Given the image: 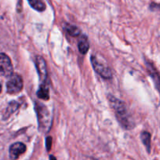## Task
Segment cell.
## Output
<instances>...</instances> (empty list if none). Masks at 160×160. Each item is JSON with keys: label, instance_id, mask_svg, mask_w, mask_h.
Returning <instances> with one entry per match:
<instances>
[{"label": "cell", "instance_id": "1", "mask_svg": "<svg viewBox=\"0 0 160 160\" xmlns=\"http://www.w3.org/2000/svg\"><path fill=\"white\" fill-rule=\"evenodd\" d=\"M108 98L111 107L115 111L117 119L119 122V123L127 130L133 129L134 127L133 120L130 114L129 113V111L125 103L123 101H120L118 98H115L112 95H108Z\"/></svg>", "mask_w": 160, "mask_h": 160}, {"label": "cell", "instance_id": "2", "mask_svg": "<svg viewBox=\"0 0 160 160\" xmlns=\"http://www.w3.org/2000/svg\"><path fill=\"white\" fill-rule=\"evenodd\" d=\"M37 116L40 131L47 133L50 130L52 125V115L49 109L44 104L37 103Z\"/></svg>", "mask_w": 160, "mask_h": 160}, {"label": "cell", "instance_id": "3", "mask_svg": "<svg viewBox=\"0 0 160 160\" xmlns=\"http://www.w3.org/2000/svg\"><path fill=\"white\" fill-rule=\"evenodd\" d=\"M90 61H91V64L93 65V69L95 72L101 75L102 78H106V79H109L112 77V73L111 69L109 68L108 66L106 65L104 63L101 62L98 58L95 56H91L90 58Z\"/></svg>", "mask_w": 160, "mask_h": 160}, {"label": "cell", "instance_id": "4", "mask_svg": "<svg viewBox=\"0 0 160 160\" xmlns=\"http://www.w3.org/2000/svg\"><path fill=\"white\" fill-rule=\"evenodd\" d=\"M23 89V80L19 75H12L7 82V91L10 94L21 92Z\"/></svg>", "mask_w": 160, "mask_h": 160}, {"label": "cell", "instance_id": "5", "mask_svg": "<svg viewBox=\"0 0 160 160\" xmlns=\"http://www.w3.org/2000/svg\"><path fill=\"white\" fill-rule=\"evenodd\" d=\"M13 64L10 58L6 53H0V75L5 77H10L13 75Z\"/></svg>", "mask_w": 160, "mask_h": 160}, {"label": "cell", "instance_id": "6", "mask_svg": "<svg viewBox=\"0 0 160 160\" xmlns=\"http://www.w3.org/2000/svg\"><path fill=\"white\" fill-rule=\"evenodd\" d=\"M35 66H36L40 81L42 82V84H46L47 76H48V72H47V64H46L44 58L41 56H37L35 58Z\"/></svg>", "mask_w": 160, "mask_h": 160}, {"label": "cell", "instance_id": "7", "mask_svg": "<svg viewBox=\"0 0 160 160\" xmlns=\"http://www.w3.org/2000/svg\"><path fill=\"white\" fill-rule=\"evenodd\" d=\"M26 151V145L21 142H16L12 144L9 150V155L11 160H17L20 155L24 154Z\"/></svg>", "mask_w": 160, "mask_h": 160}, {"label": "cell", "instance_id": "8", "mask_svg": "<svg viewBox=\"0 0 160 160\" xmlns=\"http://www.w3.org/2000/svg\"><path fill=\"white\" fill-rule=\"evenodd\" d=\"M147 67L148 70L150 75L152 76V79H153L154 82H155V85L156 87V88L158 89V91H160V74L158 71L156 70L155 67H154L153 64L151 62L147 61Z\"/></svg>", "mask_w": 160, "mask_h": 160}, {"label": "cell", "instance_id": "9", "mask_svg": "<svg viewBox=\"0 0 160 160\" xmlns=\"http://www.w3.org/2000/svg\"><path fill=\"white\" fill-rule=\"evenodd\" d=\"M78 47V50L82 54H86L88 52L89 49H90V43H89V40L87 35H82V36H80Z\"/></svg>", "mask_w": 160, "mask_h": 160}, {"label": "cell", "instance_id": "10", "mask_svg": "<svg viewBox=\"0 0 160 160\" xmlns=\"http://www.w3.org/2000/svg\"><path fill=\"white\" fill-rule=\"evenodd\" d=\"M29 5L38 12H42L46 10V4L42 0H28Z\"/></svg>", "mask_w": 160, "mask_h": 160}, {"label": "cell", "instance_id": "11", "mask_svg": "<svg viewBox=\"0 0 160 160\" xmlns=\"http://www.w3.org/2000/svg\"><path fill=\"white\" fill-rule=\"evenodd\" d=\"M37 96L40 99L49 100L50 99V90L48 87L46 86V84H42L40 86L38 92H37Z\"/></svg>", "mask_w": 160, "mask_h": 160}, {"label": "cell", "instance_id": "12", "mask_svg": "<svg viewBox=\"0 0 160 160\" xmlns=\"http://www.w3.org/2000/svg\"><path fill=\"white\" fill-rule=\"evenodd\" d=\"M64 28H65L66 32H67L71 36H78V35H80V33H81L80 29L78 28V27H76V26L75 25H72V24H66L65 25H64Z\"/></svg>", "mask_w": 160, "mask_h": 160}, {"label": "cell", "instance_id": "13", "mask_svg": "<svg viewBox=\"0 0 160 160\" xmlns=\"http://www.w3.org/2000/svg\"><path fill=\"white\" fill-rule=\"evenodd\" d=\"M141 141H142L143 144L147 148L148 152H150L151 149V134L148 132H143L141 134Z\"/></svg>", "mask_w": 160, "mask_h": 160}, {"label": "cell", "instance_id": "14", "mask_svg": "<svg viewBox=\"0 0 160 160\" xmlns=\"http://www.w3.org/2000/svg\"><path fill=\"white\" fill-rule=\"evenodd\" d=\"M51 144H52V138L51 137H48L46 141V145H47V151H50L51 148Z\"/></svg>", "mask_w": 160, "mask_h": 160}, {"label": "cell", "instance_id": "15", "mask_svg": "<svg viewBox=\"0 0 160 160\" xmlns=\"http://www.w3.org/2000/svg\"><path fill=\"white\" fill-rule=\"evenodd\" d=\"M50 160H57V158H55L53 155H50Z\"/></svg>", "mask_w": 160, "mask_h": 160}, {"label": "cell", "instance_id": "16", "mask_svg": "<svg viewBox=\"0 0 160 160\" xmlns=\"http://www.w3.org/2000/svg\"><path fill=\"white\" fill-rule=\"evenodd\" d=\"M86 160H97V159L96 158H91V157H87V158H86Z\"/></svg>", "mask_w": 160, "mask_h": 160}, {"label": "cell", "instance_id": "17", "mask_svg": "<svg viewBox=\"0 0 160 160\" xmlns=\"http://www.w3.org/2000/svg\"><path fill=\"white\" fill-rule=\"evenodd\" d=\"M1 91H2V85L0 84V93H1Z\"/></svg>", "mask_w": 160, "mask_h": 160}]
</instances>
